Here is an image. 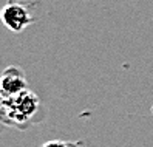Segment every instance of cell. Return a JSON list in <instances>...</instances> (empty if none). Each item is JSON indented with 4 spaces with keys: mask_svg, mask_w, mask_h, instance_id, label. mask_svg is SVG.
<instances>
[{
    "mask_svg": "<svg viewBox=\"0 0 153 147\" xmlns=\"http://www.w3.org/2000/svg\"><path fill=\"white\" fill-rule=\"evenodd\" d=\"M0 104L3 108V118L8 124L25 127L28 121L37 113L39 110V98L31 90H23L19 95L11 98H0Z\"/></svg>",
    "mask_w": 153,
    "mask_h": 147,
    "instance_id": "1",
    "label": "cell"
},
{
    "mask_svg": "<svg viewBox=\"0 0 153 147\" xmlns=\"http://www.w3.org/2000/svg\"><path fill=\"white\" fill-rule=\"evenodd\" d=\"M2 118H3V108H2V104H0V121H2Z\"/></svg>",
    "mask_w": 153,
    "mask_h": 147,
    "instance_id": "5",
    "label": "cell"
},
{
    "mask_svg": "<svg viewBox=\"0 0 153 147\" xmlns=\"http://www.w3.org/2000/svg\"><path fill=\"white\" fill-rule=\"evenodd\" d=\"M0 20L10 31L22 33L26 26L34 22V17L26 5L10 0L0 11Z\"/></svg>",
    "mask_w": 153,
    "mask_h": 147,
    "instance_id": "2",
    "label": "cell"
},
{
    "mask_svg": "<svg viewBox=\"0 0 153 147\" xmlns=\"http://www.w3.org/2000/svg\"><path fill=\"white\" fill-rule=\"evenodd\" d=\"M28 88L25 73L19 67H6L0 75V98H11Z\"/></svg>",
    "mask_w": 153,
    "mask_h": 147,
    "instance_id": "3",
    "label": "cell"
},
{
    "mask_svg": "<svg viewBox=\"0 0 153 147\" xmlns=\"http://www.w3.org/2000/svg\"><path fill=\"white\" fill-rule=\"evenodd\" d=\"M42 147H85L84 141H64V140H51L43 143Z\"/></svg>",
    "mask_w": 153,
    "mask_h": 147,
    "instance_id": "4",
    "label": "cell"
}]
</instances>
